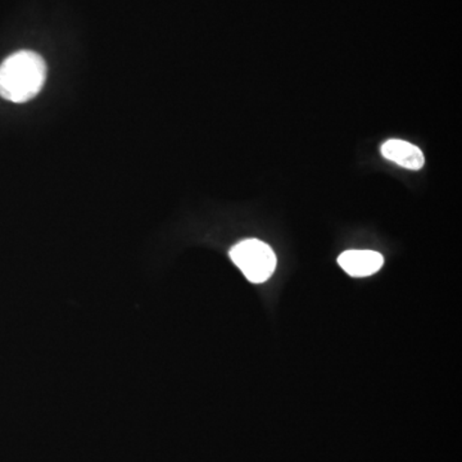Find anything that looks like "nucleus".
I'll return each instance as SVG.
<instances>
[{"label":"nucleus","mask_w":462,"mask_h":462,"mask_svg":"<svg viewBox=\"0 0 462 462\" xmlns=\"http://www.w3.org/2000/svg\"><path fill=\"white\" fill-rule=\"evenodd\" d=\"M47 66L38 53L20 51L0 65V97L23 103L38 96L44 87Z\"/></svg>","instance_id":"1"},{"label":"nucleus","mask_w":462,"mask_h":462,"mask_svg":"<svg viewBox=\"0 0 462 462\" xmlns=\"http://www.w3.org/2000/svg\"><path fill=\"white\" fill-rule=\"evenodd\" d=\"M230 258L254 284L269 281L276 269V256L272 247L258 239H245L234 245Z\"/></svg>","instance_id":"2"},{"label":"nucleus","mask_w":462,"mask_h":462,"mask_svg":"<svg viewBox=\"0 0 462 462\" xmlns=\"http://www.w3.org/2000/svg\"><path fill=\"white\" fill-rule=\"evenodd\" d=\"M382 154L392 162L397 163L404 169L413 170V171L420 170L425 163L424 154L420 148L411 143L397 141V139L385 142L382 145Z\"/></svg>","instance_id":"4"},{"label":"nucleus","mask_w":462,"mask_h":462,"mask_svg":"<svg viewBox=\"0 0 462 462\" xmlns=\"http://www.w3.org/2000/svg\"><path fill=\"white\" fill-rule=\"evenodd\" d=\"M339 266L354 278H366L382 269L384 258L374 251H346L338 258Z\"/></svg>","instance_id":"3"}]
</instances>
